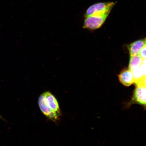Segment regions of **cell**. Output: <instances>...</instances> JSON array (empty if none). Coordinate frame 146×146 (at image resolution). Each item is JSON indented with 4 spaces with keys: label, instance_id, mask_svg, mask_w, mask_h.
I'll return each instance as SVG.
<instances>
[{
    "label": "cell",
    "instance_id": "6da1fadb",
    "mask_svg": "<svg viewBox=\"0 0 146 146\" xmlns=\"http://www.w3.org/2000/svg\"><path fill=\"white\" fill-rule=\"evenodd\" d=\"M109 11L103 13L93 15L85 17L83 27L88 30H96L101 27L110 13Z\"/></svg>",
    "mask_w": 146,
    "mask_h": 146
},
{
    "label": "cell",
    "instance_id": "7a4b0ae2",
    "mask_svg": "<svg viewBox=\"0 0 146 146\" xmlns=\"http://www.w3.org/2000/svg\"><path fill=\"white\" fill-rule=\"evenodd\" d=\"M38 104L41 111L46 116L55 122L59 121L61 115L54 112L50 108L43 94L40 96L38 100Z\"/></svg>",
    "mask_w": 146,
    "mask_h": 146
},
{
    "label": "cell",
    "instance_id": "3957f363",
    "mask_svg": "<svg viewBox=\"0 0 146 146\" xmlns=\"http://www.w3.org/2000/svg\"><path fill=\"white\" fill-rule=\"evenodd\" d=\"M115 4L114 2L101 3L91 5L87 9L85 17L111 11Z\"/></svg>",
    "mask_w": 146,
    "mask_h": 146
},
{
    "label": "cell",
    "instance_id": "277c9868",
    "mask_svg": "<svg viewBox=\"0 0 146 146\" xmlns=\"http://www.w3.org/2000/svg\"><path fill=\"white\" fill-rule=\"evenodd\" d=\"M133 102L146 106V88L136 86L132 99Z\"/></svg>",
    "mask_w": 146,
    "mask_h": 146
},
{
    "label": "cell",
    "instance_id": "5b68a950",
    "mask_svg": "<svg viewBox=\"0 0 146 146\" xmlns=\"http://www.w3.org/2000/svg\"><path fill=\"white\" fill-rule=\"evenodd\" d=\"M119 79L121 83L125 86H130L135 83L134 76L132 72L128 69H125L118 76Z\"/></svg>",
    "mask_w": 146,
    "mask_h": 146
},
{
    "label": "cell",
    "instance_id": "8992f818",
    "mask_svg": "<svg viewBox=\"0 0 146 146\" xmlns=\"http://www.w3.org/2000/svg\"><path fill=\"white\" fill-rule=\"evenodd\" d=\"M45 96L47 104L50 108L54 112L61 115V111L57 100L51 93L49 92H46L43 93Z\"/></svg>",
    "mask_w": 146,
    "mask_h": 146
},
{
    "label": "cell",
    "instance_id": "52a82bcc",
    "mask_svg": "<svg viewBox=\"0 0 146 146\" xmlns=\"http://www.w3.org/2000/svg\"><path fill=\"white\" fill-rule=\"evenodd\" d=\"M145 44V40H140L135 41L128 45L127 47L130 56H135L138 54L142 47Z\"/></svg>",
    "mask_w": 146,
    "mask_h": 146
},
{
    "label": "cell",
    "instance_id": "ba28073f",
    "mask_svg": "<svg viewBox=\"0 0 146 146\" xmlns=\"http://www.w3.org/2000/svg\"><path fill=\"white\" fill-rule=\"evenodd\" d=\"M129 69L131 70L133 68L139 67L141 64L143 59L139 54L137 55L130 56Z\"/></svg>",
    "mask_w": 146,
    "mask_h": 146
},
{
    "label": "cell",
    "instance_id": "9c48e42d",
    "mask_svg": "<svg viewBox=\"0 0 146 146\" xmlns=\"http://www.w3.org/2000/svg\"><path fill=\"white\" fill-rule=\"evenodd\" d=\"M132 72L135 80V83L139 81L144 77L140 66L133 68L131 70Z\"/></svg>",
    "mask_w": 146,
    "mask_h": 146
},
{
    "label": "cell",
    "instance_id": "30bf717a",
    "mask_svg": "<svg viewBox=\"0 0 146 146\" xmlns=\"http://www.w3.org/2000/svg\"><path fill=\"white\" fill-rule=\"evenodd\" d=\"M140 67L143 76H146V59H143Z\"/></svg>",
    "mask_w": 146,
    "mask_h": 146
},
{
    "label": "cell",
    "instance_id": "8fae6325",
    "mask_svg": "<svg viewBox=\"0 0 146 146\" xmlns=\"http://www.w3.org/2000/svg\"><path fill=\"white\" fill-rule=\"evenodd\" d=\"M136 86H139L146 88V76H144L139 81L135 83Z\"/></svg>",
    "mask_w": 146,
    "mask_h": 146
},
{
    "label": "cell",
    "instance_id": "7c38bea8",
    "mask_svg": "<svg viewBox=\"0 0 146 146\" xmlns=\"http://www.w3.org/2000/svg\"><path fill=\"white\" fill-rule=\"evenodd\" d=\"M139 54L143 59H146V44L142 47Z\"/></svg>",
    "mask_w": 146,
    "mask_h": 146
},
{
    "label": "cell",
    "instance_id": "4fadbf2b",
    "mask_svg": "<svg viewBox=\"0 0 146 146\" xmlns=\"http://www.w3.org/2000/svg\"><path fill=\"white\" fill-rule=\"evenodd\" d=\"M0 118L2 119H3V118L2 117V116L0 115Z\"/></svg>",
    "mask_w": 146,
    "mask_h": 146
},
{
    "label": "cell",
    "instance_id": "5bb4252c",
    "mask_svg": "<svg viewBox=\"0 0 146 146\" xmlns=\"http://www.w3.org/2000/svg\"><path fill=\"white\" fill-rule=\"evenodd\" d=\"M145 40H146V39H145Z\"/></svg>",
    "mask_w": 146,
    "mask_h": 146
}]
</instances>
